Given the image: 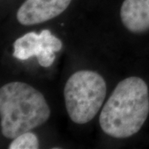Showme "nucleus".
<instances>
[{"mask_svg": "<svg viewBox=\"0 0 149 149\" xmlns=\"http://www.w3.org/2000/svg\"><path fill=\"white\" fill-rule=\"evenodd\" d=\"M51 110L43 95L31 85L13 81L0 89L1 133L9 139L47 122Z\"/></svg>", "mask_w": 149, "mask_h": 149, "instance_id": "2", "label": "nucleus"}, {"mask_svg": "<svg viewBox=\"0 0 149 149\" xmlns=\"http://www.w3.org/2000/svg\"><path fill=\"white\" fill-rule=\"evenodd\" d=\"M105 80L99 73L83 70L70 77L64 88L65 108L70 119L85 124L95 117L105 99Z\"/></svg>", "mask_w": 149, "mask_h": 149, "instance_id": "3", "label": "nucleus"}, {"mask_svg": "<svg viewBox=\"0 0 149 149\" xmlns=\"http://www.w3.org/2000/svg\"><path fill=\"white\" fill-rule=\"evenodd\" d=\"M9 149H37L39 148V141L34 133L27 132L22 133L13 140L9 144Z\"/></svg>", "mask_w": 149, "mask_h": 149, "instance_id": "7", "label": "nucleus"}, {"mask_svg": "<svg viewBox=\"0 0 149 149\" xmlns=\"http://www.w3.org/2000/svg\"><path fill=\"white\" fill-rule=\"evenodd\" d=\"M71 0H26L17 12V19L24 26L39 24L64 12Z\"/></svg>", "mask_w": 149, "mask_h": 149, "instance_id": "5", "label": "nucleus"}, {"mask_svg": "<svg viewBox=\"0 0 149 149\" xmlns=\"http://www.w3.org/2000/svg\"><path fill=\"white\" fill-rule=\"evenodd\" d=\"M123 24L133 33L149 30V0H124L120 9Z\"/></svg>", "mask_w": 149, "mask_h": 149, "instance_id": "6", "label": "nucleus"}, {"mask_svg": "<svg viewBox=\"0 0 149 149\" xmlns=\"http://www.w3.org/2000/svg\"><path fill=\"white\" fill-rule=\"evenodd\" d=\"M148 113V85L139 77H128L116 85L103 107L100 128L112 138H129L142 128Z\"/></svg>", "mask_w": 149, "mask_h": 149, "instance_id": "1", "label": "nucleus"}, {"mask_svg": "<svg viewBox=\"0 0 149 149\" xmlns=\"http://www.w3.org/2000/svg\"><path fill=\"white\" fill-rule=\"evenodd\" d=\"M13 56L20 61L37 56L41 66L49 67L53 64L56 53L62 48L61 41L50 30H42L39 34L28 32L17 38L13 43Z\"/></svg>", "mask_w": 149, "mask_h": 149, "instance_id": "4", "label": "nucleus"}]
</instances>
